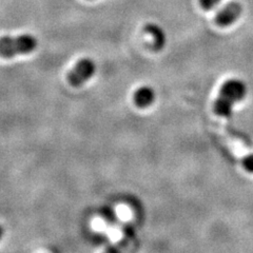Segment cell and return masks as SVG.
Listing matches in <instances>:
<instances>
[{"mask_svg":"<svg viewBox=\"0 0 253 253\" xmlns=\"http://www.w3.org/2000/svg\"><path fill=\"white\" fill-rule=\"evenodd\" d=\"M243 166L246 171L253 173V154H249L246 157H244Z\"/></svg>","mask_w":253,"mask_h":253,"instance_id":"ba28073f","label":"cell"},{"mask_svg":"<svg viewBox=\"0 0 253 253\" xmlns=\"http://www.w3.org/2000/svg\"><path fill=\"white\" fill-rule=\"evenodd\" d=\"M145 32L153 37V49L156 52L164 49L167 38H166L164 30L160 26L156 25V23H147L145 26Z\"/></svg>","mask_w":253,"mask_h":253,"instance_id":"8992f818","label":"cell"},{"mask_svg":"<svg viewBox=\"0 0 253 253\" xmlns=\"http://www.w3.org/2000/svg\"><path fill=\"white\" fill-rule=\"evenodd\" d=\"M2 235H3V228L0 226V239H1Z\"/></svg>","mask_w":253,"mask_h":253,"instance_id":"9c48e42d","label":"cell"},{"mask_svg":"<svg viewBox=\"0 0 253 253\" xmlns=\"http://www.w3.org/2000/svg\"><path fill=\"white\" fill-rule=\"evenodd\" d=\"M155 100V92L152 88L150 86H140L139 89H137L133 95V101L135 106L139 109H145L148 108L151 105H153V102Z\"/></svg>","mask_w":253,"mask_h":253,"instance_id":"5b68a950","label":"cell"},{"mask_svg":"<svg viewBox=\"0 0 253 253\" xmlns=\"http://www.w3.org/2000/svg\"><path fill=\"white\" fill-rule=\"evenodd\" d=\"M96 72V65L91 58H82L67 75L68 83L79 88L91 79Z\"/></svg>","mask_w":253,"mask_h":253,"instance_id":"3957f363","label":"cell"},{"mask_svg":"<svg viewBox=\"0 0 253 253\" xmlns=\"http://www.w3.org/2000/svg\"><path fill=\"white\" fill-rule=\"evenodd\" d=\"M37 46V39L31 35L0 38V56L11 58L16 55L32 53Z\"/></svg>","mask_w":253,"mask_h":253,"instance_id":"7a4b0ae2","label":"cell"},{"mask_svg":"<svg viewBox=\"0 0 253 253\" xmlns=\"http://www.w3.org/2000/svg\"><path fill=\"white\" fill-rule=\"evenodd\" d=\"M219 2H220V0H200L201 6L206 11L212 10L213 7L216 6Z\"/></svg>","mask_w":253,"mask_h":253,"instance_id":"52a82bcc","label":"cell"},{"mask_svg":"<svg viewBox=\"0 0 253 253\" xmlns=\"http://www.w3.org/2000/svg\"><path fill=\"white\" fill-rule=\"evenodd\" d=\"M247 88L240 79H229L221 85L213 110L220 117H230L233 106L246 97Z\"/></svg>","mask_w":253,"mask_h":253,"instance_id":"6da1fadb","label":"cell"},{"mask_svg":"<svg viewBox=\"0 0 253 253\" xmlns=\"http://www.w3.org/2000/svg\"><path fill=\"white\" fill-rule=\"evenodd\" d=\"M242 11V5L239 2L228 3L216 14V25L223 28L231 26L232 23L240 18Z\"/></svg>","mask_w":253,"mask_h":253,"instance_id":"277c9868","label":"cell"}]
</instances>
